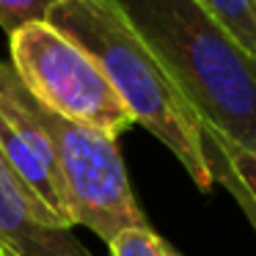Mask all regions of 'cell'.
I'll use <instances>...</instances> for the list:
<instances>
[{
  "label": "cell",
  "instance_id": "5b68a950",
  "mask_svg": "<svg viewBox=\"0 0 256 256\" xmlns=\"http://www.w3.org/2000/svg\"><path fill=\"white\" fill-rule=\"evenodd\" d=\"M0 157L56 228H74L52 140L36 118L30 94L0 61Z\"/></svg>",
  "mask_w": 256,
  "mask_h": 256
},
{
  "label": "cell",
  "instance_id": "7c38bea8",
  "mask_svg": "<svg viewBox=\"0 0 256 256\" xmlns=\"http://www.w3.org/2000/svg\"><path fill=\"white\" fill-rule=\"evenodd\" d=\"M254 6H256V0H254Z\"/></svg>",
  "mask_w": 256,
  "mask_h": 256
},
{
  "label": "cell",
  "instance_id": "6da1fadb",
  "mask_svg": "<svg viewBox=\"0 0 256 256\" xmlns=\"http://www.w3.org/2000/svg\"><path fill=\"white\" fill-rule=\"evenodd\" d=\"M201 127L256 152V58L198 0H110Z\"/></svg>",
  "mask_w": 256,
  "mask_h": 256
},
{
  "label": "cell",
  "instance_id": "8fae6325",
  "mask_svg": "<svg viewBox=\"0 0 256 256\" xmlns=\"http://www.w3.org/2000/svg\"><path fill=\"white\" fill-rule=\"evenodd\" d=\"M58 0H0V28L8 36L30 22H47V14Z\"/></svg>",
  "mask_w": 256,
  "mask_h": 256
},
{
  "label": "cell",
  "instance_id": "ba28073f",
  "mask_svg": "<svg viewBox=\"0 0 256 256\" xmlns=\"http://www.w3.org/2000/svg\"><path fill=\"white\" fill-rule=\"evenodd\" d=\"M108 248L110 256H179V250H174L149 223L118 232L108 242Z\"/></svg>",
  "mask_w": 256,
  "mask_h": 256
},
{
  "label": "cell",
  "instance_id": "7a4b0ae2",
  "mask_svg": "<svg viewBox=\"0 0 256 256\" xmlns=\"http://www.w3.org/2000/svg\"><path fill=\"white\" fill-rule=\"evenodd\" d=\"M47 22L94 58L132 122L162 140L190 179L210 190L212 171L198 116L110 0H58Z\"/></svg>",
  "mask_w": 256,
  "mask_h": 256
},
{
  "label": "cell",
  "instance_id": "277c9868",
  "mask_svg": "<svg viewBox=\"0 0 256 256\" xmlns=\"http://www.w3.org/2000/svg\"><path fill=\"white\" fill-rule=\"evenodd\" d=\"M30 105L52 140L69 218L74 226L91 228L105 242H110L124 228L146 226L149 220L130 188L116 138L56 116L34 96Z\"/></svg>",
  "mask_w": 256,
  "mask_h": 256
},
{
  "label": "cell",
  "instance_id": "52a82bcc",
  "mask_svg": "<svg viewBox=\"0 0 256 256\" xmlns=\"http://www.w3.org/2000/svg\"><path fill=\"white\" fill-rule=\"evenodd\" d=\"M201 6L256 58V6L254 0H198Z\"/></svg>",
  "mask_w": 256,
  "mask_h": 256
},
{
  "label": "cell",
  "instance_id": "30bf717a",
  "mask_svg": "<svg viewBox=\"0 0 256 256\" xmlns=\"http://www.w3.org/2000/svg\"><path fill=\"white\" fill-rule=\"evenodd\" d=\"M204 152H206V162H210V171H212V182L218 179V182H220L223 188H226L228 193H232V198L237 201L240 212H242V215L248 218V223L254 226V232H256V204H254V198L248 196V190L242 188V182H240V179L234 176L232 166H228V162L223 160V154L210 144V140H204Z\"/></svg>",
  "mask_w": 256,
  "mask_h": 256
},
{
  "label": "cell",
  "instance_id": "8992f818",
  "mask_svg": "<svg viewBox=\"0 0 256 256\" xmlns=\"http://www.w3.org/2000/svg\"><path fill=\"white\" fill-rule=\"evenodd\" d=\"M0 256H91L72 234L44 220L36 201L25 193L0 157Z\"/></svg>",
  "mask_w": 256,
  "mask_h": 256
},
{
  "label": "cell",
  "instance_id": "9c48e42d",
  "mask_svg": "<svg viewBox=\"0 0 256 256\" xmlns=\"http://www.w3.org/2000/svg\"><path fill=\"white\" fill-rule=\"evenodd\" d=\"M201 138L210 140L212 146H215L218 152L223 154V160L232 166L234 176L242 182V188L248 190V196L254 198L256 204V152H248V149H240V146L228 144V140H223L220 135H215L212 130L201 127Z\"/></svg>",
  "mask_w": 256,
  "mask_h": 256
},
{
  "label": "cell",
  "instance_id": "3957f363",
  "mask_svg": "<svg viewBox=\"0 0 256 256\" xmlns=\"http://www.w3.org/2000/svg\"><path fill=\"white\" fill-rule=\"evenodd\" d=\"M14 74L39 105L66 122L118 138L132 116L94 58L50 22H30L8 36Z\"/></svg>",
  "mask_w": 256,
  "mask_h": 256
}]
</instances>
